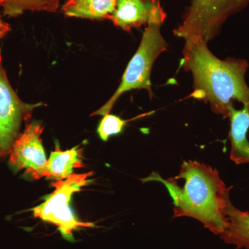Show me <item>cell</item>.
I'll use <instances>...</instances> for the list:
<instances>
[{
  "mask_svg": "<svg viewBox=\"0 0 249 249\" xmlns=\"http://www.w3.org/2000/svg\"><path fill=\"white\" fill-rule=\"evenodd\" d=\"M142 181L164 185L173 199L175 217L196 219L215 235L227 229L231 188L226 186L217 169L196 160H184L175 178L165 179L153 172Z\"/></svg>",
  "mask_w": 249,
  "mask_h": 249,
  "instance_id": "obj_1",
  "label": "cell"
},
{
  "mask_svg": "<svg viewBox=\"0 0 249 249\" xmlns=\"http://www.w3.org/2000/svg\"><path fill=\"white\" fill-rule=\"evenodd\" d=\"M184 40L180 66L193 75L191 96L209 103L214 114L224 118L230 116L234 101L249 111V87L245 80L249 62L232 58L220 60L199 37Z\"/></svg>",
  "mask_w": 249,
  "mask_h": 249,
  "instance_id": "obj_2",
  "label": "cell"
},
{
  "mask_svg": "<svg viewBox=\"0 0 249 249\" xmlns=\"http://www.w3.org/2000/svg\"><path fill=\"white\" fill-rule=\"evenodd\" d=\"M168 48V44L160 33V24H150L145 28L142 42L129 61L120 85L110 99L91 116H105L110 112L118 98L126 91L136 89L147 90L152 96L151 71L155 60Z\"/></svg>",
  "mask_w": 249,
  "mask_h": 249,
  "instance_id": "obj_3",
  "label": "cell"
},
{
  "mask_svg": "<svg viewBox=\"0 0 249 249\" xmlns=\"http://www.w3.org/2000/svg\"><path fill=\"white\" fill-rule=\"evenodd\" d=\"M249 4V0H191L174 34L183 39L199 37L208 43L219 34L231 16Z\"/></svg>",
  "mask_w": 249,
  "mask_h": 249,
  "instance_id": "obj_4",
  "label": "cell"
},
{
  "mask_svg": "<svg viewBox=\"0 0 249 249\" xmlns=\"http://www.w3.org/2000/svg\"><path fill=\"white\" fill-rule=\"evenodd\" d=\"M92 175V172L72 174L66 179L53 183L55 191L46 196L43 203L33 209L34 217L57 226L62 237L70 242L74 241L73 231L82 227H96L92 223L78 220L70 206L72 196L89 184L91 181L88 178Z\"/></svg>",
  "mask_w": 249,
  "mask_h": 249,
  "instance_id": "obj_5",
  "label": "cell"
},
{
  "mask_svg": "<svg viewBox=\"0 0 249 249\" xmlns=\"http://www.w3.org/2000/svg\"><path fill=\"white\" fill-rule=\"evenodd\" d=\"M42 105L29 104L19 98L8 79L0 51V158L10 155L23 124H27L34 109Z\"/></svg>",
  "mask_w": 249,
  "mask_h": 249,
  "instance_id": "obj_6",
  "label": "cell"
},
{
  "mask_svg": "<svg viewBox=\"0 0 249 249\" xmlns=\"http://www.w3.org/2000/svg\"><path fill=\"white\" fill-rule=\"evenodd\" d=\"M44 127L38 121L26 124L10 152L9 165L15 172L24 170L33 179L47 178V161L41 134Z\"/></svg>",
  "mask_w": 249,
  "mask_h": 249,
  "instance_id": "obj_7",
  "label": "cell"
},
{
  "mask_svg": "<svg viewBox=\"0 0 249 249\" xmlns=\"http://www.w3.org/2000/svg\"><path fill=\"white\" fill-rule=\"evenodd\" d=\"M166 18L160 0H117L109 20L123 30L131 31L144 24L161 25Z\"/></svg>",
  "mask_w": 249,
  "mask_h": 249,
  "instance_id": "obj_8",
  "label": "cell"
},
{
  "mask_svg": "<svg viewBox=\"0 0 249 249\" xmlns=\"http://www.w3.org/2000/svg\"><path fill=\"white\" fill-rule=\"evenodd\" d=\"M231 142L230 158L236 164L249 163V141L247 133L249 129V111L246 107L236 109L230 108Z\"/></svg>",
  "mask_w": 249,
  "mask_h": 249,
  "instance_id": "obj_9",
  "label": "cell"
},
{
  "mask_svg": "<svg viewBox=\"0 0 249 249\" xmlns=\"http://www.w3.org/2000/svg\"><path fill=\"white\" fill-rule=\"evenodd\" d=\"M117 0H67L62 11L68 17L110 19Z\"/></svg>",
  "mask_w": 249,
  "mask_h": 249,
  "instance_id": "obj_10",
  "label": "cell"
},
{
  "mask_svg": "<svg viewBox=\"0 0 249 249\" xmlns=\"http://www.w3.org/2000/svg\"><path fill=\"white\" fill-rule=\"evenodd\" d=\"M83 150L78 146L62 151L58 146L51 153L47 161V178L62 181L73 173V168L84 167L82 157Z\"/></svg>",
  "mask_w": 249,
  "mask_h": 249,
  "instance_id": "obj_11",
  "label": "cell"
},
{
  "mask_svg": "<svg viewBox=\"0 0 249 249\" xmlns=\"http://www.w3.org/2000/svg\"><path fill=\"white\" fill-rule=\"evenodd\" d=\"M228 225L220 235L221 239L228 245H235L237 249H249V213L235 208L232 203L227 210Z\"/></svg>",
  "mask_w": 249,
  "mask_h": 249,
  "instance_id": "obj_12",
  "label": "cell"
},
{
  "mask_svg": "<svg viewBox=\"0 0 249 249\" xmlns=\"http://www.w3.org/2000/svg\"><path fill=\"white\" fill-rule=\"evenodd\" d=\"M61 0H0V7L4 16L18 17L24 11H45L55 13L58 11Z\"/></svg>",
  "mask_w": 249,
  "mask_h": 249,
  "instance_id": "obj_13",
  "label": "cell"
},
{
  "mask_svg": "<svg viewBox=\"0 0 249 249\" xmlns=\"http://www.w3.org/2000/svg\"><path fill=\"white\" fill-rule=\"evenodd\" d=\"M127 121L123 120L119 116L107 114L103 116L98 125L97 132L100 138L107 142L111 136L121 134L124 130Z\"/></svg>",
  "mask_w": 249,
  "mask_h": 249,
  "instance_id": "obj_14",
  "label": "cell"
},
{
  "mask_svg": "<svg viewBox=\"0 0 249 249\" xmlns=\"http://www.w3.org/2000/svg\"><path fill=\"white\" fill-rule=\"evenodd\" d=\"M10 31H11V27L9 24L1 19V15H0V39L3 38L7 35Z\"/></svg>",
  "mask_w": 249,
  "mask_h": 249,
  "instance_id": "obj_15",
  "label": "cell"
}]
</instances>
